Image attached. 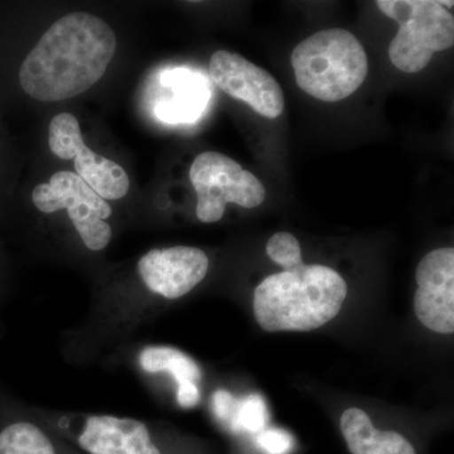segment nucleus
<instances>
[{"label":"nucleus","mask_w":454,"mask_h":454,"mask_svg":"<svg viewBox=\"0 0 454 454\" xmlns=\"http://www.w3.org/2000/svg\"><path fill=\"white\" fill-rule=\"evenodd\" d=\"M116 51L112 27L94 14H67L47 29L20 70L23 91L44 103L88 91L106 73Z\"/></svg>","instance_id":"1"},{"label":"nucleus","mask_w":454,"mask_h":454,"mask_svg":"<svg viewBox=\"0 0 454 454\" xmlns=\"http://www.w3.org/2000/svg\"><path fill=\"white\" fill-rule=\"evenodd\" d=\"M32 201L43 214L67 210L86 249L101 252L109 247L113 229L106 220L112 216V207L76 173L56 172L49 184H38L33 190Z\"/></svg>","instance_id":"7"},{"label":"nucleus","mask_w":454,"mask_h":454,"mask_svg":"<svg viewBox=\"0 0 454 454\" xmlns=\"http://www.w3.org/2000/svg\"><path fill=\"white\" fill-rule=\"evenodd\" d=\"M414 310L424 327L434 333H454V250L441 247L420 260Z\"/></svg>","instance_id":"10"},{"label":"nucleus","mask_w":454,"mask_h":454,"mask_svg":"<svg viewBox=\"0 0 454 454\" xmlns=\"http://www.w3.org/2000/svg\"><path fill=\"white\" fill-rule=\"evenodd\" d=\"M50 149L61 160H74L76 175L101 199L121 200L129 192L130 179L122 167L101 157L83 142L76 116L61 113L50 122Z\"/></svg>","instance_id":"8"},{"label":"nucleus","mask_w":454,"mask_h":454,"mask_svg":"<svg viewBox=\"0 0 454 454\" xmlns=\"http://www.w3.org/2000/svg\"><path fill=\"white\" fill-rule=\"evenodd\" d=\"M169 97L163 98L158 114L167 121H193L206 103L207 90L187 71H173L162 79Z\"/></svg>","instance_id":"14"},{"label":"nucleus","mask_w":454,"mask_h":454,"mask_svg":"<svg viewBox=\"0 0 454 454\" xmlns=\"http://www.w3.org/2000/svg\"><path fill=\"white\" fill-rule=\"evenodd\" d=\"M340 430L352 454H417L408 439L393 430L376 429L369 415L358 408L342 414Z\"/></svg>","instance_id":"13"},{"label":"nucleus","mask_w":454,"mask_h":454,"mask_svg":"<svg viewBox=\"0 0 454 454\" xmlns=\"http://www.w3.org/2000/svg\"><path fill=\"white\" fill-rule=\"evenodd\" d=\"M291 62L297 85L309 97L325 103L351 97L369 73L363 44L342 28L309 35L293 50Z\"/></svg>","instance_id":"3"},{"label":"nucleus","mask_w":454,"mask_h":454,"mask_svg":"<svg viewBox=\"0 0 454 454\" xmlns=\"http://www.w3.org/2000/svg\"><path fill=\"white\" fill-rule=\"evenodd\" d=\"M441 4L443 5L444 8H453V2H441Z\"/></svg>","instance_id":"21"},{"label":"nucleus","mask_w":454,"mask_h":454,"mask_svg":"<svg viewBox=\"0 0 454 454\" xmlns=\"http://www.w3.org/2000/svg\"><path fill=\"white\" fill-rule=\"evenodd\" d=\"M215 411L221 420H227L232 417L236 405L234 399L227 391H217L214 396Z\"/></svg>","instance_id":"19"},{"label":"nucleus","mask_w":454,"mask_h":454,"mask_svg":"<svg viewBox=\"0 0 454 454\" xmlns=\"http://www.w3.org/2000/svg\"><path fill=\"white\" fill-rule=\"evenodd\" d=\"M208 73L215 85L229 97L243 100L268 119L282 115L286 100L279 83L264 68L229 51L212 55Z\"/></svg>","instance_id":"9"},{"label":"nucleus","mask_w":454,"mask_h":454,"mask_svg":"<svg viewBox=\"0 0 454 454\" xmlns=\"http://www.w3.org/2000/svg\"><path fill=\"white\" fill-rule=\"evenodd\" d=\"M142 256L175 301L202 283L210 268L208 256L199 247L152 249Z\"/></svg>","instance_id":"12"},{"label":"nucleus","mask_w":454,"mask_h":454,"mask_svg":"<svg viewBox=\"0 0 454 454\" xmlns=\"http://www.w3.org/2000/svg\"><path fill=\"white\" fill-rule=\"evenodd\" d=\"M142 365L146 372H168L178 382V387L184 382H196L201 379V372L192 358L184 352L170 348H146L142 355Z\"/></svg>","instance_id":"15"},{"label":"nucleus","mask_w":454,"mask_h":454,"mask_svg":"<svg viewBox=\"0 0 454 454\" xmlns=\"http://www.w3.org/2000/svg\"><path fill=\"white\" fill-rule=\"evenodd\" d=\"M32 408L47 426L85 454H170L162 432L145 419Z\"/></svg>","instance_id":"4"},{"label":"nucleus","mask_w":454,"mask_h":454,"mask_svg":"<svg viewBox=\"0 0 454 454\" xmlns=\"http://www.w3.org/2000/svg\"><path fill=\"white\" fill-rule=\"evenodd\" d=\"M0 454H85L33 411L0 390Z\"/></svg>","instance_id":"11"},{"label":"nucleus","mask_w":454,"mask_h":454,"mask_svg":"<svg viewBox=\"0 0 454 454\" xmlns=\"http://www.w3.org/2000/svg\"><path fill=\"white\" fill-rule=\"evenodd\" d=\"M256 443L270 454H284L291 452L294 447V438L286 430L278 428L262 429L258 433Z\"/></svg>","instance_id":"18"},{"label":"nucleus","mask_w":454,"mask_h":454,"mask_svg":"<svg viewBox=\"0 0 454 454\" xmlns=\"http://www.w3.org/2000/svg\"><path fill=\"white\" fill-rule=\"evenodd\" d=\"M267 254L284 271L297 270L304 265L300 241L289 232L271 236L267 244Z\"/></svg>","instance_id":"17"},{"label":"nucleus","mask_w":454,"mask_h":454,"mask_svg":"<svg viewBox=\"0 0 454 454\" xmlns=\"http://www.w3.org/2000/svg\"><path fill=\"white\" fill-rule=\"evenodd\" d=\"M376 5L399 25L389 46V59L403 73H419L434 53L453 46L454 18L441 2L379 0Z\"/></svg>","instance_id":"5"},{"label":"nucleus","mask_w":454,"mask_h":454,"mask_svg":"<svg viewBox=\"0 0 454 454\" xmlns=\"http://www.w3.org/2000/svg\"><path fill=\"white\" fill-rule=\"evenodd\" d=\"M348 297L345 279L325 265H303L265 278L254 293V315L267 333H306L333 321Z\"/></svg>","instance_id":"2"},{"label":"nucleus","mask_w":454,"mask_h":454,"mask_svg":"<svg viewBox=\"0 0 454 454\" xmlns=\"http://www.w3.org/2000/svg\"><path fill=\"white\" fill-rule=\"evenodd\" d=\"M178 404L182 408H193L199 404L200 390L195 382H184L178 387L177 391Z\"/></svg>","instance_id":"20"},{"label":"nucleus","mask_w":454,"mask_h":454,"mask_svg":"<svg viewBox=\"0 0 454 454\" xmlns=\"http://www.w3.org/2000/svg\"><path fill=\"white\" fill-rule=\"evenodd\" d=\"M235 411L231 423L236 432L247 430L249 433H259L265 429L268 422L267 404L258 394L241 399L236 404Z\"/></svg>","instance_id":"16"},{"label":"nucleus","mask_w":454,"mask_h":454,"mask_svg":"<svg viewBox=\"0 0 454 454\" xmlns=\"http://www.w3.org/2000/svg\"><path fill=\"white\" fill-rule=\"evenodd\" d=\"M190 179L197 193V219L205 223L223 219L227 203L254 208L267 196L264 184L256 176L217 152L197 155L191 166Z\"/></svg>","instance_id":"6"}]
</instances>
